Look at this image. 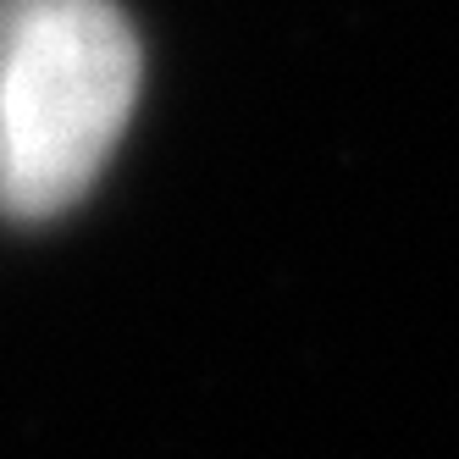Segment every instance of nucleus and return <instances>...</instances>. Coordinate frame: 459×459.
<instances>
[{
    "label": "nucleus",
    "instance_id": "f257e3e1",
    "mask_svg": "<svg viewBox=\"0 0 459 459\" xmlns=\"http://www.w3.org/2000/svg\"><path fill=\"white\" fill-rule=\"evenodd\" d=\"M139 100V39L111 0H0V211L61 216Z\"/></svg>",
    "mask_w": 459,
    "mask_h": 459
}]
</instances>
